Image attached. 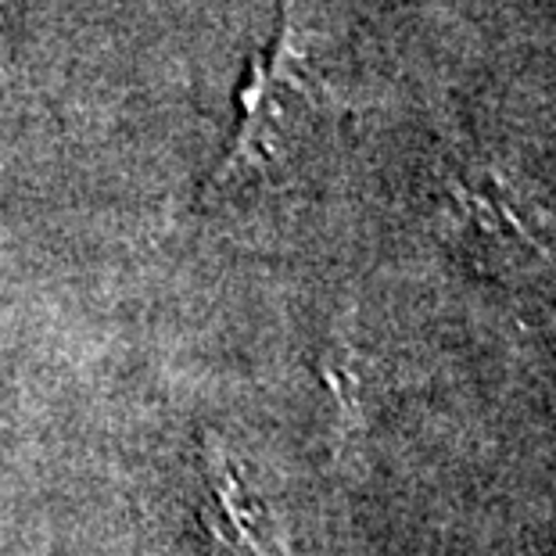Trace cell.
Instances as JSON below:
<instances>
[{
    "label": "cell",
    "mask_w": 556,
    "mask_h": 556,
    "mask_svg": "<svg viewBox=\"0 0 556 556\" xmlns=\"http://www.w3.org/2000/svg\"><path fill=\"white\" fill-rule=\"evenodd\" d=\"M313 101V58L302 43L294 11L280 4V29L269 51L255 54L252 65H248V76L238 90V123H233L230 148L223 151V159L212 165V173L201 184V205L238 180L280 165Z\"/></svg>",
    "instance_id": "1"
},
{
    "label": "cell",
    "mask_w": 556,
    "mask_h": 556,
    "mask_svg": "<svg viewBox=\"0 0 556 556\" xmlns=\"http://www.w3.org/2000/svg\"><path fill=\"white\" fill-rule=\"evenodd\" d=\"M0 29H4V11H0Z\"/></svg>",
    "instance_id": "2"
}]
</instances>
